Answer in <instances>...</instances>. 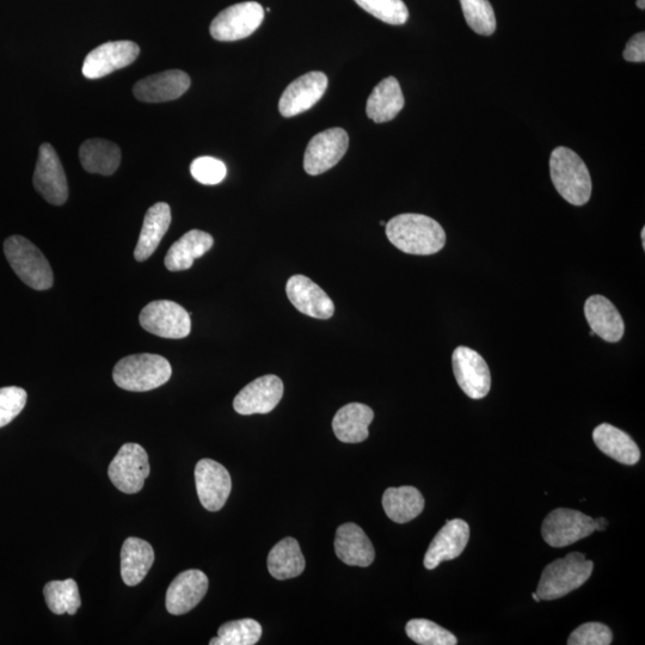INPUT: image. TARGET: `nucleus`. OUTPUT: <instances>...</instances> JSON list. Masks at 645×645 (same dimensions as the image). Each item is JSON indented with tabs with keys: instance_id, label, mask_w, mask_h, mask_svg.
<instances>
[{
	"instance_id": "1",
	"label": "nucleus",
	"mask_w": 645,
	"mask_h": 645,
	"mask_svg": "<svg viewBox=\"0 0 645 645\" xmlns=\"http://www.w3.org/2000/svg\"><path fill=\"white\" fill-rule=\"evenodd\" d=\"M386 236L405 254L428 256L446 244V232L438 221L423 214H401L386 223Z\"/></svg>"
},
{
	"instance_id": "2",
	"label": "nucleus",
	"mask_w": 645,
	"mask_h": 645,
	"mask_svg": "<svg viewBox=\"0 0 645 645\" xmlns=\"http://www.w3.org/2000/svg\"><path fill=\"white\" fill-rule=\"evenodd\" d=\"M551 180L557 192L574 206L586 205L592 195V178L582 158L568 147H557L550 158Z\"/></svg>"
},
{
	"instance_id": "3",
	"label": "nucleus",
	"mask_w": 645,
	"mask_h": 645,
	"mask_svg": "<svg viewBox=\"0 0 645 645\" xmlns=\"http://www.w3.org/2000/svg\"><path fill=\"white\" fill-rule=\"evenodd\" d=\"M172 376L170 362L157 354L126 356L115 365L113 379L122 390L147 392L167 384Z\"/></svg>"
},
{
	"instance_id": "4",
	"label": "nucleus",
	"mask_w": 645,
	"mask_h": 645,
	"mask_svg": "<svg viewBox=\"0 0 645 645\" xmlns=\"http://www.w3.org/2000/svg\"><path fill=\"white\" fill-rule=\"evenodd\" d=\"M593 569L594 563L588 561L586 555L571 552L544 569L536 593L542 601L563 598L585 585L592 576Z\"/></svg>"
},
{
	"instance_id": "5",
	"label": "nucleus",
	"mask_w": 645,
	"mask_h": 645,
	"mask_svg": "<svg viewBox=\"0 0 645 645\" xmlns=\"http://www.w3.org/2000/svg\"><path fill=\"white\" fill-rule=\"evenodd\" d=\"M4 254L12 270L35 291L53 286V270L38 247L22 236H11L4 243Z\"/></svg>"
},
{
	"instance_id": "6",
	"label": "nucleus",
	"mask_w": 645,
	"mask_h": 645,
	"mask_svg": "<svg viewBox=\"0 0 645 645\" xmlns=\"http://www.w3.org/2000/svg\"><path fill=\"white\" fill-rule=\"evenodd\" d=\"M139 322L147 333L163 339L182 340L192 331L190 313L180 304L169 300H156L140 312Z\"/></svg>"
},
{
	"instance_id": "7",
	"label": "nucleus",
	"mask_w": 645,
	"mask_h": 645,
	"mask_svg": "<svg viewBox=\"0 0 645 645\" xmlns=\"http://www.w3.org/2000/svg\"><path fill=\"white\" fill-rule=\"evenodd\" d=\"M597 531L595 520L574 509L557 508L546 516L542 526L545 543L552 548H565Z\"/></svg>"
},
{
	"instance_id": "8",
	"label": "nucleus",
	"mask_w": 645,
	"mask_h": 645,
	"mask_svg": "<svg viewBox=\"0 0 645 645\" xmlns=\"http://www.w3.org/2000/svg\"><path fill=\"white\" fill-rule=\"evenodd\" d=\"M108 475L110 481L122 493L129 495L139 493L150 475L149 456L144 447L138 444L122 446L109 465Z\"/></svg>"
},
{
	"instance_id": "9",
	"label": "nucleus",
	"mask_w": 645,
	"mask_h": 645,
	"mask_svg": "<svg viewBox=\"0 0 645 645\" xmlns=\"http://www.w3.org/2000/svg\"><path fill=\"white\" fill-rule=\"evenodd\" d=\"M264 10L261 4L245 2L221 11L211 24L212 38L231 42L248 38L261 26Z\"/></svg>"
},
{
	"instance_id": "10",
	"label": "nucleus",
	"mask_w": 645,
	"mask_h": 645,
	"mask_svg": "<svg viewBox=\"0 0 645 645\" xmlns=\"http://www.w3.org/2000/svg\"><path fill=\"white\" fill-rule=\"evenodd\" d=\"M34 187L43 199L54 206L69 199V184L57 151L51 144H42L33 177Z\"/></svg>"
},
{
	"instance_id": "11",
	"label": "nucleus",
	"mask_w": 645,
	"mask_h": 645,
	"mask_svg": "<svg viewBox=\"0 0 645 645\" xmlns=\"http://www.w3.org/2000/svg\"><path fill=\"white\" fill-rule=\"evenodd\" d=\"M348 133L342 128H330L318 133L307 145L304 169L307 174L317 176L334 168L348 150Z\"/></svg>"
},
{
	"instance_id": "12",
	"label": "nucleus",
	"mask_w": 645,
	"mask_h": 645,
	"mask_svg": "<svg viewBox=\"0 0 645 645\" xmlns=\"http://www.w3.org/2000/svg\"><path fill=\"white\" fill-rule=\"evenodd\" d=\"M452 366L454 377L466 396L471 399L488 396L491 374L481 354L468 347H458L452 355Z\"/></svg>"
},
{
	"instance_id": "13",
	"label": "nucleus",
	"mask_w": 645,
	"mask_h": 645,
	"mask_svg": "<svg viewBox=\"0 0 645 645\" xmlns=\"http://www.w3.org/2000/svg\"><path fill=\"white\" fill-rule=\"evenodd\" d=\"M140 48L132 41L103 43L91 51L84 60L83 75L89 79L103 78L110 73L125 69L139 57Z\"/></svg>"
},
{
	"instance_id": "14",
	"label": "nucleus",
	"mask_w": 645,
	"mask_h": 645,
	"mask_svg": "<svg viewBox=\"0 0 645 645\" xmlns=\"http://www.w3.org/2000/svg\"><path fill=\"white\" fill-rule=\"evenodd\" d=\"M195 483L201 505L207 511L219 512L231 494L229 471L212 459H202L195 468Z\"/></svg>"
},
{
	"instance_id": "15",
	"label": "nucleus",
	"mask_w": 645,
	"mask_h": 645,
	"mask_svg": "<svg viewBox=\"0 0 645 645\" xmlns=\"http://www.w3.org/2000/svg\"><path fill=\"white\" fill-rule=\"evenodd\" d=\"M284 396V383L279 377L269 374L254 380L238 393L233 408L239 415L268 414Z\"/></svg>"
},
{
	"instance_id": "16",
	"label": "nucleus",
	"mask_w": 645,
	"mask_h": 645,
	"mask_svg": "<svg viewBox=\"0 0 645 645\" xmlns=\"http://www.w3.org/2000/svg\"><path fill=\"white\" fill-rule=\"evenodd\" d=\"M328 88V77L323 72H309L287 86L279 102L285 118L306 112L321 100Z\"/></svg>"
},
{
	"instance_id": "17",
	"label": "nucleus",
	"mask_w": 645,
	"mask_h": 645,
	"mask_svg": "<svg viewBox=\"0 0 645 645\" xmlns=\"http://www.w3.org/2000/svg\"><path fill=\"white\" fill-rule=\"evenodd\" d=\"M470 539V526L462 519L448 520L436 534L426 552L425 568L434 570L442 562L452 561L463 554Z\"/></svg>"
},
{
	"instance_id": "18",
	"label": "nucleus",
	"mask_w": 645,
	"mask_h": 645,
	"mask_svg": "<svg viewBox=\"0 0 645 645\" xmlns=\"http://www.w3.org/2000/svg\"><path fill=\"white\" fill-rule=\"evenodd\" d=\"M287 297L296 309L306 316L329 319L334 316L335 305L321 287L304 275H294L287 281Z\"/></svg>"
},
{
	"instance_id": "19",
	"label": "nucleus",
	"mask_w": 645,
	"mask_h": 645,
	"mask_svg": "<svg viewBox=\"0 0 645 645\" xmlns=\"http://www.w3.org/2000/svg\"><path fill=\"white\" fill-rule=\"evenodd\" d=\"M208 591V577L200 570L183 571L171 582L165 606L170 614L181 616L198 606Z\"/></svg>"
},
{
	"instance_id": "20",
	"label": "nucleus",
	"mask_w": 645,
	"mask_h": 645,
	"mask_svg": "<svg viewBox=\"0 0 645 645\" xmlns=\"http://www.w3.org/2000/svg\"><path fill=\"white\" fill-rule=\"evenodd\" d=\"M190 88V77L181 70H170L141 79L134 85L135 98L145 103L177 100Z\"/></svg>"
},
{
	"instance_id": "21",
	"label": "nucleus",
	"mask_w": 645,
	"mask_h": 645,
	"mask_svg": "<svg viewBox=\"0 0 645 645\" xmlns=\"http://www.w3.org/2000/svg\"><path fill=\"white\" fill-rule=\"evenodd\" d=\"M335 551L344 564L352 567H370L376 558L370 538L360 526L352 522L337 528Z\"/></svg>"
},
{
	"instance_id": "22",
	"label": "nucleus",
	"mask_w": 645,
	"mask_h": 645,
	"mask_svg": "<svg viewBox=\"0 0 645 645\" xmlns=\"http://www.w3.org/2000/svg\"><path fill=\"white\" fill-rule=\"evenodd\" d=\"M585 316L594 335L610 343L623 339L625 325L616 306L602 296H592L585 304Z\"/></svg>"
},
{
	"instance_id": "23",
	"label": "nucleus",
	"mask_w": 645,
	"mask_h": 645,
	"mask_svg": "<svg viewBox=\"0 0 645 645\" xmlns=\"http://www.w3.org/2000/svg\"><path fill=\"white\" fill-rule=\"evenodd\" d=\"M171 224V210L165 202H158L146 212L143 229H141L137 247L134 250L135 260L144 262L155 254L165 233Z\"/></svg>"
},
{
	"instance_id": "24",
	"label": "nucleus",
	"mask_w": 645,
	"mask_h": 645,
	"mask_svg": "<svg viewBox=\"0 0 645 645\" xmlns=\"http://www.w3.org/2000/svg\"><path fill=\"white\" fill-rule=\"evenodd\" d=\"M374 419L373 410L366 404L350 403L337 411L333 420L336 438L346 444H359L370 435V427Z\"/></svg>"
},
{
	"instance_id": "25",
	"label": "nucleus",
	"mask_w": 645,
	"mask_h": 645,
	"mask_svg": "<svg viewBox=\"0 0 645 645\" xmlns=\"http://www.w3.org/2000/svg\"><path fill=\"white\" fill-rule=\"evenodd\" d=\"M593 440L602 453L620 464L632 466L640 462V448L623 430L602 423L594 429Z\"/></svg>"
},
{
	"instance_id": "26",
	"label": "nucleus",
	"mask_w": 645,
	"mask_h": 645,
	"mask_svg": "<svg viewBox=\"0 0 645 645\" xmlns=\"http://www.w3.org/2000/svg\"><path fill=\"white\" fill-rule=\"evenodd\" d=\"M210 233L192 230L171 245L165 256V267L170 272H182L193 267L196 258L204 256L213 247Z\"/></svg>"
},
{
	"instance_id": "27",
	"label": "nucleus",
	"mask_w": 645,
	"mask_h": 645,
	"mask_svg": "<svg viewBox=\"0 0 645 645\" xmlns=\"http://www.w3.org/2000/svg\"><path fill=\"white\" fill-rule=\"evenodd\" d=\"M401 85L395 77L380 82L368 97L366 112L376 124H384L396 118L404 107Z\"/></svg>"
},
{
	"instance_id": "28",
	"label": "nucleus",
	"mask_w": 645,
	"mask_h": 645,
	"mask_svg": "<svg viewBox=\"0 0 645 645\" xmlns=\"http://www.w3.org/2000/svg\"><path fill=\"white\" fill-rule=\"evenodd\" d=\"M155 562L152 546L140 538H127L121 550V576L127 586H137Z\"/></svg>"
},
{
	"instance_id": "29",
	"label": "nucleus",
	"mask_w": 645,
	"mask_h": 645,
	"mask_svg": "<svg viewBox=\"0 0 645 645\" xmlns=\"http://www.w3.org/2000/svg\"><path fill=\"white\" fill-rule=\"evenodd\" d=\"M79 159L90 174L110 176L120 167L121 151L112 141L89 139L79 149Z\"/></svg>"
},
{
	"instance_id": "30",
	"label": "nucleus",
	"mask_w": 645,
	"mask_h": 645,
	"mask_svg": "<svg viewBox=\"0 0 645 645\" xmlns=\"http://www.w3.org/2000/svg\"><path fill=\"white\" fill-rule=\"evenodd\" d=\"M267 564L270 575L276 580H290L303 574L306 563L298 540L282 539L269 552Z\"/></svg>"
},
{
	"instance_id": "31",
	"label": "nucleus",
	"mask_w": 645,
	"mask_h": 645,
	"mask_svg": "<svg viewBox=\"0 0 645 645\" xmlns=\"http://www.w3.org/2000/svg\"><path fill=\"white\" fill-rule=\"evenodd\" d=\"M387 516L396 524H407L425 509V497L414 487L389 488L383 495Z\"/></svg>"
},
{
	"instance_id": "32",
	"label": "nucleus",
	"mask_w": 645,
	"mask_h": 645,
	"mask_svg": "<svg viewBox=\"0 0 645 645\" xmlns=\"http://www.w3.org/2000/svg\"><path fill=\"white\" fill-rule=\"evenodd\" d=\"M43 595L49 610L54 614H76L82 605L81 594L75 580L48 582L43 588Z\"/></svg>"
},
{
	"instance_id": "33",
	"label": "nucleus",
	"mask_w": 645,
	"mask_h": 645,
	"mask_svg": "<svg viewBox=\"0 0 645 645\" xmlns=\"http://www.w3.org/2000/svg\"><path fill=\"white\" fill-rule=\"evenodd\" d=\"M262 626L254 619L233 620L218 630V637L211 645H254L261 640Z\"/></svg>"
},
{
	"instance_id": "34",
	"label": "nucleus",
	"mask_w": 645,
	"mask_h": 645,
	"mask_svg": "<svg viewBox=\"0 0 645 645\" xmlns=\"http://www.w3.org/2000/svg\"><path fill=\"white\" fill-rule=\"evenodd\" d=\"M411 641L420 645H456L457 637L432 620L413 619L405 626Z\"/></svg>"
},
{
	"instance_id": "35",
	"label": "nucleus",
	"mask_w": 645,
	"mask_h": 645,
	"mask_svg": "<svg viewBox=\"0 0 645 645\" xmlns=\"http://www.w3.org/2000/svg\"><path fill=\"white\" fill-rule=\"evenodd\" d=\"M466 23L473 32L490 36L496 30V17L489 0H460Z\"/></svg>"
},
{
	"instance_id": "36",
	"label": "nucleus",
	"mask_w": 645,
	"mask_h": 645,
	"mask_svg": "<svg viewBox=\"0 0 645 645\" xmlns=\"http://www.w3.org/2000/svg\"><path fill=\"white\" fill-rule=\"evenodd\" d=\"M355 3L368 14L392 26H401L409 18V10L403 0H355Z\"/></svg>"
},
{
	"instance_id": "37",
	"label": "nucleus",
	"mask_w": 645,
	"mask_h": 645,
	"mask_svg": "<svg viewBox=\"0 0 645 645\" xmlns=\"http://www.w3.org/2000/svg\"><path fill=\"white\" fill-rule=\"evenodd\" d=\"M27 392L17 386L0 389V428L8 426L27 404Z\"/></svg>"
},
{
	"instance_id": "38",
	"label": "nucleus",
	"mask_w": 645,
	"mask_h": 645,
	"mask_svg": "<svg viewBox=\"0 0 645 645\" xmlns=\"http://www.w3.org/2000/svg\"><path fill=\"white\" fill-rule=\"evenodd\" d=\"M190 174L196 181L206 186H215L224 181L227 168L224 162L217 158L199 157L190 165Z\"/></svg>"
},
{
	"instance_id": "39",
	"label": "nucleus",
	"mask_w": 645,
	"mask_h": 645,
	"mask_svg": "<svg viewBox=\"0 0 645 645\" xmlns=\"http://www.w3.org/2000/svg\"><path fill=\"white\" fill-rule=\"evenodd\" d=\"M613 635L607 625L601 623H586L570 635L569 645H610Z\"/></svg>"
},
{
	"instance_id": "40",
	"label": "nucleus",
	"mask_w": 645,
	"mask_h": 645,
	"mask_svg": "<svg viewBox=\"0 0 645 645\" xmlns=\"http://www.w3.org/2000/svg\"><path fill=\"white\" fill-rule=\"evenodd\" d=\"M624 59L630 63H644L645 61V35L638 33L625 47Z\"/></svg>"
},
{
	"instance_id": "41",
	"label": "nucleus",
	"mask_w": 645,
	"mask_h": 645,
	"mask_svg": "<svg viewBox=\"0 0 645 645\" xmlns=\"http://www.w3.org/2000/svg\"><path fill=\"white\" fill-rule=\"evenodd\" d=\"M595 526H597V531H605L608 525V522L605 518L594 519Z\"/></svg>"
},
{
	"instance_id": "42",
	"label": "nucleus",
	"mask_w": 645,
	"mask_h": 645,
	"mask_svg": "<svg viewBox=\"0 0 645 645\" xmlns=\"http://www.w3.org/2000/svg\"><path fill=\"white\" fill-rule=\"evenodd\" d=\"M637 6L641 10H644L645 9V0H637Z\"/></svg>"
},
{
	"instance_id": "43",
	"label": "nucleus",
	"mask_w": 645,
	"mask_h": 645,
	"mask_svg": "<svg viewBox=\"0 0 645 645\" xmlns=\"http://www.w3.org/2000/svg\"><path fill=\"white\" fill-rule=\"evenodd\" d=\"M641 235H642L643 249H645V229H644V227H643Z\"/></svg>"
},
{
	"instance_id": "44",
	"label": "nucleus",
	"mask_w": 645,
	"mask_h": 645,
	"mask_svg": "<svg viewBox=\"0 0 645 645\" xmlns=\"http://www.w3.org/2000/svg\"><path fill=\"white\" fill-rule=\"evenodd\" d=\"M532 598H533L534 600H536L537 602L542 601V600H540V599H539V597H538L537 593H533V594H532Z\"/></svg>"
},
{
	"instance_id": "45",
	"label": "nucleus",
	"mask_w": 645,
	"mask_h": 645,
	"mask_svg": "<svg viewBox=\"0 0 645 645\" xmlns=\"http://www.w3.org/2000/svg\"><path fill=\"white\" fill-rule=\"evenodd\" d=\"M380 225L386 226L385 221H380Z\"/></svg>"
}]
</instances>
